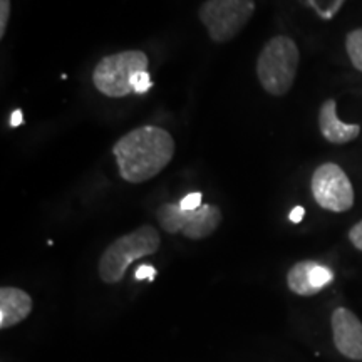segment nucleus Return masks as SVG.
Segmentation results:
<instances>
[{
    "mask_svg": "<svg viewBox=\"0 0 362 362\" xmlns=\"http://www.w3.org/2000/svg\"><path fill=\"white\" fill-rule=\"evenodd\" d=\"M121 178L128 183H144L170 165L175 155V139L158 126L136 128L117 139L112 148Z\"/></svg>",
    "mask_w": 362,
    "mask_h": 362,
    "instance_id": "f257e3e1",
    "label": "nucleus"
},
{
    "mask_svg": "<svg viewBox=\"0 0 362 362\" xmlns=\"http://www.w3.org/2000/svg\"><path fill=\"white\" fill-rule=\"evenodd\" d=\"M160 245V233L151 225H143L131 233L123 235L115 240L99 259V277L106 284L121 282L128 267L134 260L153 255L158 252Z\"/></svg>",
    "mask_w": 362,
    "mask_h": 362,
    "instance_id": "f03ea898",
    "label": "nucleus"
},
{
    "mask_svg": "<svg viewBox=\"0 0 362 362\" xmlns=\"http://www.w3.org/2000/svg\"><path fill=\"white\" fill-rule=\"evenodd\" d=\"M300 52L297 44L287 35H275L262 49L257 61V76L267 93L284 96L296 81Z\"/></svg>",
    "mask_w": 362,
    "mask_h": 362,
    "instance_id": "7ed1b4c3",
    "label": "nucleus"
},
{
    "mask_svg": "<svg viewBox=\"0 0 362 362\" xmlns=\"http://www.w3.org/2000/svg\"><path fill=\"white\" fill-rule=\"evenodd\" d=\"M149 61L143 51H123L103 57L93 72V83L107 98H124L133 93V78L148 71Z\"/></svg>",
    "mask_w": 362,
    "mask_h": 362,
    "instance_id": "20e7f679",
    "label": "nucleus"
},
{
    "mask_svg": "<svg viewBox=\"0 0 362 362\" xmlns=\"http://www.w3.org/2000/svg\"><path fill=\"white\" fill-rule=\"evenodd\" d=\"M255 12V0H206L198 17L205 25L208 37L223 44L237 37Z\"/></svg>",
    "mask_w": 362,
    "mask_h": 362,
    "instance_id": "39448f33",
    "label": "nucleus"
},
{
    "mask_svg": "<svg viewBox=\"0 0 362 362\" xmlns=\"http://www.w3.org/2000/svg\"><path fill=\"white\" fill-rule=\"evenodd\" d=\"M312 194L324 210L342 214L354 205V188L349 176L336 163H324L314 171L310 181Z\"/></svg>",
    "mask_w": 362,
    "mask_h": 362,
    "instance_id": "423d86ee",
    "label": "nucleus"
},
{
    "mask_svg": "<svg viewBox=\"0 0 362 362\" xmlns=\"http://www.w3.org/2000/svg\"><path fill=\"white\" fill-rule=\"evenodd\" d=\"M336 349L351 361H362V322L354 312L339 307L330 317Z\"/></svg>",
    "mask_w": 362,
    "mask_h": 362,
    "instance_id": "0eeeda50",
    "label": "nucleus"
},
{
    "mask_svg": "<svg viewBox=\"0 0 362 362\" xmlns=\"http://www.w3.org/2000/svg\"><path fill=\"white\" fill-rule=\"evenodd\" d=\"M332 280L334 274L329 267L312 260L298 262L287 274L288 288L302 297L315 296L329 284H332Z\"/></svg>",
    "mask_w": 362,
    "mask_h": 362,
    "instance_id": "6e6552de",
    "label": "nucleus"
},
{
    "mask_svg": "<svg viewBox=\"0 0 362 362\" xmlns=\"http://www.w3.org/2000/svg\"><path fill=\"white\" fill-rule=\"evenodd\" d=\"M319 128L324 138L332 144L351 143L361 134L359 124H347L339 119L337 106L334 99H327V101L320 106Z\"/></svg>",
    "mask_w": 362,
    "mask_h": 362,
    "instance_id": "1a4fd4ad",
    "label": "nucleus"
},
{
    "mask_svg": "<svg viewBox=\"0 0 362 362\" xmlns=\"http://www.w3.org/2000/svg\"><path fill=\"white\" fill-rule=\"evenodd\" d=\"M33 312V298L16 287L0 288V329L6 330L25 320Z\"/></svg>",
    "mask_w": 362,
    "mask_h": 362,
    "instance_id": "9d476101",
    "label": "nucleus"
},
{
    "mask_svg": "<svg viewBox=\"0 0 362 362\" xmlns=\"http://www.w3.org/2000/svg\"><path fill=\"white\" fill-rule=\"evenodd\" d=\"M221 223V210L215 205H202L193 211L183 210V233L187 238H206Z\"/></svg>",
    "mask_w": 362,
    "mask_h": 362,
    "instance_id": "9b49d317",
    "label": "nucleus"
},
{
    "mask_svg": "<svg viewBox=\"0 0 362 362\" xmlns=\"http://www.w3.org/2000/svg\"><path fill=\"white\" fill-rule=\"evenodd\" d=\"M156 218L165 232H183V210L180 208V203H165V205H161L156 211Z\"/></svg>",
    "mask_w": 362,
    "mask_h": 362,
    "instance_id": "f8f14e48",
    "label": "nucleus"
},
{
    "mask_svg": "<svg viewBox=\"0 0 362 362\" xmlns=\"http://www.w3.org/2000/svg\"><path fill=\"white\" fill-rule=\"evenodd\" d=\"M346 51L349 56L352 66L362 72V29H356L347 34Z\"/></svg>",
    "mask_w": 362,
    "mask_h": 362,
    "instance_id": "ddd939ff",
    "label": "nucleus"
},
{
    "mask_svg": "<svg viewBox=\"0 0 362 362\" xmlns=\"http://www.w3.org/2000/svg\"><path fill=\"white\" fill-rule=\"evenodd\" d=\"M346 0H309V6L317 12V16L324 21H330L341 11Z\"/></svg>",
    "mask_w": 362,
    "mask_h": 362,
    "instance_id": "4468645a",
    "label": "nucleus"
},
{
    "mask_svg": "<svg viewBox=\"0 0 362 362\" xmlns=\"http://www.w3.org/2000/svg\"><path fill=\"white\" fill-rule=\"evenodd\" d=\"M133 93H146V90L151 88V78H149L148 71H141L138 72V74H134L133 78Z\"/></svg>",
    "mask_w": 362,
    "mask_h": 362,
    "instance_id": "2eb2a0df",
    "label": "nucleus"
},
{
    "mask_svg": "<svg viewBox=\"0 0 362 362\" xmlns=\"http://www.w3.org/2000/svg\"><path fill=\"white\" fill-rule=\"evenodd\" d=\"M11 19V0H0V39H4Z\"/></svg>",
    "mask_w": 362,
    "mask_h": 362,
    "instance_id": "dca6fc26",
    "label": "nucleus"
},
{
    "mask_svg": "<svg viewBox=\"0 0 362 362\" xmlns=\"http://www.w3.org/2000/svg\"><path fill=\"white\" fill-rule=\"evenodd\" d=\"M202 206V193H189L180 202V208L185 211H193Z\"/></svg>",
    "mask_w": 362,
    "mask_h": 362,
    "instance_id": "f3484780",
    "label": "nucleus"
},
{
    "mask_svg": "<svg viewBox=\"0 0 362 362\" xmlns=\"http://www.w3.org/2000/svg\"><path fill=\"white\" fill-rule=\"evenodd\" d=\"M349 240L357 250L362 252V220L357 221V223L352 226L349 232Z\"/></svg>",
    "mask_w": 362,
    "mask_h": 362,
    "instance_id": "a211bd4d",
    "label": "nucleus"
},
{
    "mask_svg": "<svg viewBox=\"0 0 362 362\" xmlns=\"http://www.w3.org/2000/svg\"><path fill=\"white\" fill-rule=\"evenodd\" d=\"M155 275H156L155 267L141 265V267H138V270H136L134 277H136V280H144V279L155 280Z\"/></svg>",
    "mask_w": 362,
    "mask_h": 362,
    "instance_id": "6ab92c4d",
    "label": "nucleus"
},
{
    "mask_svg": "<svg viewBox=\"0 0 362 362\" xmlns=\"http://www.w3.org/2000/svg\"><path fill=\"white\" fill-rule=\"evenodd\" d=\"M304 216H305V210L302 206H296L293 208V210L291 211V216H288V218H291V221L292 223H300L302 220H304Z\"/></svg>",
    "mask_w": 362,
    "mask_h": 362,
    "instance_id": "aec40b11",
    "label": "nucleus"
},
{
    "mask_svg": "<svg viewBox=\"0 0 362 362\" xmlns=\"http://www.w3.org/2000/svg\"><path fill=\"white\" fill-rule=\"evenodd\" d=\"M24 123V117H22V111L17 110L12 112V117H11V126L12 128H16V126H19Z\"/></svg>",
    "mask_w": 362,
    "mask_h": 362,
    "instance_id": "412c9836",
    "label": "nucleus"
}]
</instances>
